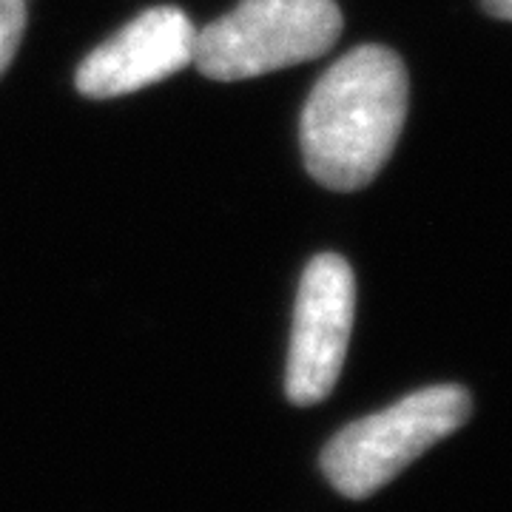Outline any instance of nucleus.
Returning <instances> with one entry per match:
<instances>
[{
    "label": "nucleus",
    "instance_id": "obj_5",
    "mask_svg": "<svg viewBox=\"0 0 512 512\" xmlns=\"http://www.w3.org/2000/svg\"><path fill=\"white\" fill-rule=\"evenodd\" d=\"M197 29L174 6L148 9L126 29L100 43L77 69V92L111 100L160 83L194 63Z\"/></svg>",
    "mask_w": 512,
    "mask_h": 512
},
{
    "label": "nucleus",
    "instance_id": "obj_7",
    "mask_svg": "<svg viewBox=\"0 0 512 512\" xmlns=\"http://www.w3.org/2000/svg\"><path fill=\"white\" fill-rule=\"evenodd\" d=\"M484 9L501 20L512 18V0H484Z\"/></svg>",
    "mask_w": 512,
    "mask_h": 512
},
{
    "label": "nucleus",
    "instance_id": "obj_6",
    "mask_svg": "<svg viewBox=\"0 0 512 512\" xmlns=\"http://www.w3.org/2000/svg\"><path fill=\"white\" fill-rule=\"evenodd\" d=\"M26 29V0H0V74L9 69Z\"/></svg>",
    "mask_w": 512,
    "mask_h": 512
},
{
    "label": "nucleus",
    "instance_id": "obj_3",
    "mask_svg": "<svg viewBox=\"0 0 512 512\" xmlns=\"http://www.w3.org/2000/svg\"><path fill=\"white\" fill-rule=\"evenodd\" d=\"M339 35L336 0H242L197 32L194 63L211 80H251L322 57Z\"/></svg>",
    "mask_w": 512,
    "mask_h": 512
},
{
    "label": "nucleus",
    "instance_id": "obj_2",
    "mask_svg": "<svg viewBox=\"0 0 512 512\" xmlns=\"http://www.w3.org/2000/svg\"><path fill=\"white\" fill-rule=\"evenodd\" d=\"M473 399L461 384H430L342 427L322 453L328 481L353 501L370 498L410 461L464 427Z\"/></svg>",
    "mask_w": 512,
    "mask_h": 512
},
{
    "label": "nucleus",
    "instance_id": "obj_4",
    "mask_svg": "<svg viewBox=\"0 0 512 512\" xmlns=\"http://www.w3.org/2000/svg\"><path fill=\"white\" fill-rule=\"evenodd\" d=\"M356 316V279L339 254L313 256L293 308L288 399L299 407L322 402L336 387Z\"/></svg>",
    "mask_w": 512,
    "mask_h": 512
},
{
    "label": "nucleus",
    "instance_id": "obj_1",
    "mask_svg": "<svg viewBox=\"0 0 512 512\" xmlns=\"http://www.w3.org/2000/svg\"><path fill=\"white\" fill-rule=\"evenodd\" d=\"M407 100V69L393 49L359 46L339 57L302 109L299 143L308 174L333 191L373 183L402 137Z\"/></svg>",
    "mask_w": 512,
    "mask_h": 512
}]
</instances>
